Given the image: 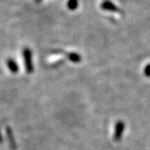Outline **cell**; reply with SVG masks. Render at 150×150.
<instances>
[{
    "mask_svg": "<svg viewBox=\"0 0 150 150\" xmlns=\"http://www.w3.org/2000/svg\"><path fill=\"white\" fill-rule=\"evenodd\" d=\"M125 129V123L123 121H118L114 126V133H113V139L116 142H119L123 137V132Z\"/></svg>",
    "mask_w": 150,
    "mask_h": 150,
    "instance_id": "cell-1",
    "label": "cell"
},
{
    "mask_svg": "<svg viewBox=\"0 0 150 150\" xmlns=\"http://www.w3.org/2000/svg\"><path fill=\"white\" fill-rule=\"evenodd\" d=\"M144 75L148 78H150V64L146 65L144 68Z\"/></svg>",
    "mask_w": 150,
    "mask_h": 150,
    "instance_id": "cell-8",
    "label": "cell"
},
{
    "mask_svg": "<svg viewBox=\"0 0 150 150\" xmlns=\"http://www.w3.org/2000/svg\"><path fill=\"white\" fill-rule=\"evenodd\" d=\"M101 8L103 10L110 11V12H118L119 9L113 3L108 0H105L101 4Z\"/></svg>",
    "mask_w": 150,
    "mask_h": 150,
    "instance_id": "cell-3",
    "label": "cell"
},
{
    "mask_svg": "<svg viewBox=\"0 0 150 150\" xmlns=\"http://www.w3.org/2000/svg\"><path fill=\"white\" fill-rule=\"evenodd\" d=\"M7 135L8 137V139H9V142H10V145L12 146L13 149H15V142L13 140V134H12V131L9 128L7 129Z\"/></svg>",
    "mask_w": 150,
    "mask_h": 150,
    "instance_id": "cell-7",
    "label": "cell"
},
{
    "mask_svg": "<svg viewBox=\"0 0 150 150\" xmlns=\"http://www.w3.org/2000/svg\"><path fill=\"white\" fill-rule=\"evenodd\" d=\"M67 7L69 10L74 11L79 7V0H69L67 3Z\"/></svg>",
    "mask_w": 150,
    "mask_h": 150,
    "instance_id": "cell-6",
    "label": "cell"
},
{
    "mask_svg": "<svg viewBox=\"0 0 150 150\" xmlns=\"http://www.w3.org/2000/svg\"><path fill=\"white\" fill-rule=\"evenodd\" d=\"M7 64H8V69H10L11 72H13V73H14V74H15V73H17V72L18 71V64L15 63V61H14L13 59H8Z\"/></svg>",
    "mask_w": 150,
    "mask_h": 150,
    "instance_id": "cell-4",
    "label": "cell"
},
{
    "mask_svg": "<svg viewBox=\"0 0 150 150\" xmlns=\"http://www.w3.org/2000/svg\"><path fill=\"white\" fill-rule=\"evenodd\" d=\"M68 58L73 63H79L81 59H82L80 55L79 54H76V53H70V54H68Z\"/></svg>",
    "mask_w": 150,
    "mask_h": 150,
    "instance_id": "cell-5",
    "label": "cell"
},
{
    "mask_svg": "<svg viewBox=\"0 0 150 150\" xmlns=\"http://www.w3.org/2000/svg\"><path fill=\"white\" fill-rule=\"evenodd\" d=\"M2 141V138H1V135H0V142Z\"/></svg>",
    "mask_w": 150,
    "mask_h": 150,
    "instance_id": "cell-9",
    "label": "cell"
},
{
    "mask_svg": "<svg viewBox=\"0 0 150 150\" xmlns=\"http://www.w3.org/2000/svg\"><path fill=\"white\" fill-rule=\"evenodd\" d=\"M37 1H38V2H39V1H41V0H37Z\"/></svg>",
    "mask_w": 150,
    "mask_h": 150,
    "instance_id": "cell-10",
    "label": "cell"
},
{
    "mask_svg": "<svg viewBox=\"0 0 150 150\" xmlns=\"http://www.w3.org/2000/svg\"><path fill=\"white\" fill-rule=\"evenodd\" d=\"M23 54L25 59V65H26V69L28 73H32L33 72V64H32V52L28 48H24L23 51Z\"/></svg>",
    "mask_w": 150,
    "mask_h": 150,
    "instance_id": "cell-2",
    "label": "cell"
}]
</instances>
